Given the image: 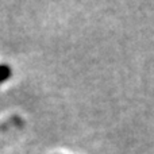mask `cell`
<instances>
[{"instance_id":"obj_1","label":"cell","mask_w":154,"mask_h":154,"mask_svg":"<svg viewBox=\"0 0 154 154\" xmlns=\"http://www.w3.org/2000/svg\"><path fill=\"white\" fill-rule=\"evenodd\" d=\"M10 68L5 66V65H0V82H3L4 80H7L10 77Z\"/></svg>"}]
</instances>
